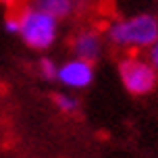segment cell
I'll return each instance as SVG.
<instances>
[{
	"label": "cell",
	"instance_id": "obj_1",
	"mask_svg": "<svg viewBox=\"0 0 158 158\" xmlns=\"http://www.w3.org/2000/svg\"><path fill=\"white\" fill-rule=\"evenodd\" d=\"M106 38L123 50H146L158 40V19L152 15L117 19L106 27Z\"/></svg>",
	"mask_w": 158,
	"mask_h": 158
},
{
	"label": "cell",
	"instance_id": "obj_2",
	"mask_svg": "<svg viewBox=\"0 0 158 158\" xmlns=\"http://www.w3.org/2000/svg\"><path fill=\"white\" fill-rule=\"evenodd\" d=\"M19 23L21 40L33 50H48L58 35V19L35 4L19 10Z\"/></svg>",
	"mask_w": 158,
	"mask_h": 158
},
{
	"label": "cell",
	"instance_id": "obj_3",
	"mask_svg": "<svg viewBox=\"0 0 158 158\" xmlns=\"http://www.w3.org/2000/svg\"><path fill=\"white\" fill-rule=\"evenodd\" d=\"M118 77L125 89L133 96H146L158 83V71L150 58L146 60L137 54H127L118 60Z\"/></svg>",
	"mask_w": 158,
	"mask_h": 158
},
{
	"label": "cell",
	"instance_id": "obj_4",
	"mask_svg": "<svg viewBox=\"0 0 158 158\" xmlns=\"http://www.w3.org/2000/svg\"><path fill=\"white\" fill-rule=\"evenodd\" d=\"M56 79L69 89H83L94 81V67L89 60L83 58H71L58 67V75Z\"/></svg>",
	"mask_w": 158,
	"mask_h": 158
},
{
	"label": "cell",
	"instance_id": "obj_5",
	"mask_svg": "<svg viewBox=\"0 0 158 158\" xmlns=\"http://www.w3.org/2000/svg\"><path fill=\"white\" fill-rule=\"evenodd\" d=\"M73 54L77 58H83V60H89L94 63L96 58L100 56V50H102V40L100 35L94 31V29H83L79 31L71 42Z\"/></svg>",
	"mask_w": 158,
	"mask_h": 158
},
{
	"label": "cell",
	"instance_id": "obj_6",
	"mask_svg": "<svg viewBox=\"0 0 158 158\" xmlns=\"http://www.w3.org/2000/svg\"><path fill=\"white\" fill-rule=\"evenodd\" d=\"M79 2L81 0H35V6L56 19H64L79 6Z\"/></svg>",
	"mask_w": 158,
	"mask_h": 158
},
{
	"label": "cell",
	"instance_id": "obj_7",
	"mask_svg": "<svg viewBox=\"0 0 158 158\" xmlns=\"http://www.w3.org/2000/svg\"><path fill=\"white\" fill-rule=\"evenodd\" d=\"M54 104H56V108L60 112H64V114H73L79 108V102L69 94H54Z\"/></svg>",
	"mask_w": 158,
	"mask_h": 158
},
{
	"label": "cell",
	"instance_id": "obj_8",
	"mask_svg": "<svg viewBox=\"0 0 158 158\" xmlns=\"http://www.w3.org/2000/svg\"><path fill=\"white\" fill-rule=\"evenodd\" d=\"M40 73H42V77H44V79L54 81L56 75H58V67L54 64V60H50V58H42V60H40Z\"/></svg>",
	"mask_w": 158,
	"mask_h": 158
},
{
	"label": "cell",
	"instance_id": "obj_9",
	"mask_svg": "<svg viewBox=\"0 0 158 158\" xmlns=\"http://www.w3.org/2000/svg\"><path fill=\"white\" fill-rule=\"evenodd\" d=\"M19 13H15V15H8L6 19H4V29H6L8 33H19Z\"/></svg>",
	"mask_w": 158,
	"mask_h": 158
},
{
	"label": "cell",
	"instance_id": "obj_10",
	"mask_svg": "<svg viewBox=\"0 0 158 158\" xmlns=\"http://www.w3.org/2000/svg\"><path fill=\"white\" fill-rule=\"evenodd\" d=\"M150 63L154 64V69L158 71V40L150 46Z\"/></svg>",
	"mask_w": 158,
	"mask_h": 158
},
{
	"label": "cell",
	"instance_id": "obj_11",
	"mask_svg": "<svg viewBox=\"0 0 158 158\" xmlns=\"http://www.w3.org/2000/svg\"><path fill=\"white\" fill-rule=\"evenodd\" d=\"M0 2H13V0H0Z\"/></svg>",
	"mask_w": 158,
	"mask_h": 158
}]
</instances>
